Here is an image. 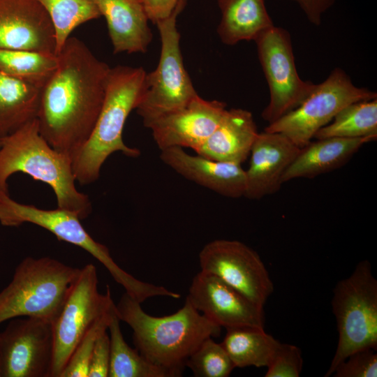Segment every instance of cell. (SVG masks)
<instances>
[{
    "label": "cell",
    "mask_w": 377,
    "mask_h": 377,
    "mask_svg": "<svg viewBox=\"0 0 377 377\" xmlns=\"http://www.w3.org/2000/svg\"><path fill=\"white\" fill-rule=\"evenodd\" d=\"M374 98L376 92L355 86L343 70L336 68L297 108L269 124L264 131L281 133L302 148L344 107Z\"/></svg>",
    "instance_id": "9c48e42d"
},
{
    "label": "cell",
    "mask_w": 377,
    "mask_h": 377,
    "mask_svg": "<svg viewBox=\"0 0 377 377\" xmlns=\"http://www.w3.org/2000/svg\"><path fill=\"white\" fill-rule=\"evenodd\" d=\"M0 48L57 55L53 24L38 0H0Z\"/></svg>",
    "instance_id": "2e32d148"
},
{
    "label": "cell",
    "mask_w": 377,
    "mask_h": 377,
    "mask_svg": "<svg viewBox=\"0 0 377 377\" xmlns=\"http://www.w3.org/2000/svg\"><path fill=\"white\" fill-rule=\"evenodd\" d=\"M254 41L270 94L261 117L271 124L297 108L316 84L300 78L291 37L286 29L274 25Z\"/></svg>",
    "instance_id": "8fae6325"
},
{
    "label": "cell",
    "mask_w": 377,
    "mask_h": 377,
    "mask_svg": "<svg viewBox=\"0 0 377 377\" xmlns=\"http://www.w3.org/2000/svg\"><path fill=\"white\" fill-rule=\"evenodd\" d=\"M115 313L108 325L110 348L109 377H174L132 348L124 340Z\"/></svg>",
    "instance_id": "d4e9b609"
},
{
    "label": "cell",
    "mask_w": 377,
    "mask_h": 377,
    "mask_svg": "<svg viewBox=\"0 0 377 377\" xmlns=\"http://www.w3.org/2000/svg\"><path fill=\"white\" fill-rule=\"evenodd\" d=\"M369 138H325L311 141L300 151L282 177V183L298 178H314L346 164Z\"/></svg>",
    "instance_id": "44dd1931"
},
{
    "label": "cell",
    "mask_w": 377,
    "mask_h": 377,
    "mask_svg": "<svg viewBox=\"0 0 377 377\" xmlns=\"http://www.w3.org/2000/svg\"><path fill=\"white\" fill-rule=\"evenodd\" d=\"M186 299L221 327L264 329L263 307L212 274L200 271L191 281Z\"/></svg>",
    "instance_id": "5bb4252c"
},
{
    "label": "cell",
    "mask_w": 377,
    "mask_h": 377,
    "mask_svg": "<svg viewBox=\"0 0 377 377\" xmlns=\"http://www.w3.org/2000/svg\"><path fill=\"white\" fill-rule=\"evenodd\" d=\"M110 360V337L106 331L96 342L89 363L87 377L108 376Z\"/></svg>",
    "instance_id": "d6a6232c"
},
{
    "label": "cell",
    "mask_w": 377,
    "mask_h": 377,
    "mask_svg": "<svg viewBox=\"0 0 377 377\" xmlns=\"http://www.w3.org/2000/svg\"><path fill=\"white\" fill-rule=\"evenodd\" d=\"M40 226L61 241L79 246L98 260L126 293L138 301L145 300L151 291L149 283L133 276L120 267L106 246L94 240L74 212L57 207L44 209L13 200L6 191H0V223L17 227L23 223Z\"/></svg>",
    "instance_id": "52a82bcc"
},
{
    "label": "cell",
    "mask_w": 377,
    "mask_h": 377,
    "mask_svg": "<svg viewBox=\"0 0 377 377\" xmlns=\"http://www.w3.org/2000/svg\"><path fill=\"white\" fill-rule=\"evenodd\" d=\"M58 66L57 55L0 48V71L40 89Z\"/></svg>",
    "instance_id": "4316f807"
},
{
    "label": "cell",
    "mask_w": 377,
    "mask_h": 377,
    "mask_svg": "<svg viewBox=\"0 0 377 377\" xmlns=\"http://www.w3.org/2000/svg\"><path fill=\"white\" fill-rule=\"evenodd\" d=\"M53 356L52 325L17 317L0 333L1 377H50Z\"/></svg>",
    "instance_id": "4fadbf2b"
},
{
    "label": "cell",
    "mask_w": 377,
    "mask_h": 377,
    "mask_svg": "<svg viewBox=\"0 0 377 377\" xmlns=\"http://www.w3.org/2000/svg\"><path fill=\"white\" fill-rule=\"evenodd\" d=\"M96 267L80 268L62 309L52 324L53 356L50 377H60L75 348L93 324L109 311L114 303L109 286L105 294L98 288Z\"/></svg>",
    "instance_id": "30bf717a"
},
{
    "label": "cell",
    "mask_w": 377,
    "mask_h": 377,
    "mask_svg": "<svg viewBox=\"0 0 377 377\" xmlns=\"http://www.w3.org/2000/svg\"><path fill=\"white\" fill-rule=\"evenodd\" d=\"M139 1H141L142 0H139Z\"/></svg>",
    "instance_id": "74e56055"
},
{
    "label": "cell",
    "mask_w": 377,
    "mask_h": 377,
    "mask_svg": "<svg viewBox=\"0 0 377 377\" xmlns=\"http://www.w3.org/2000/svg\"><path fill=\"white\" fill-rule=\"evenodd\" d=\"M296 2L312 24L319 26L323 15L334 3L335 0H292Z\"/></svg>",
    "instance_id": "e575fe53"
},
{
    "label": "cell",
    "mask_w": 377,
    "mask_h": 377,
    "mask_svg": "<svg viewBox=\"0 0 377 377\" xmlns=\"http://www.w3.org/2000/svg\"><path fill=\"white\" fill-rule=\"evenodd\" d=\"M147 73L142 67L118 65L110 68L103 103L87 141L73 158L76 182H95L107 158L114 152L135 158L140 151L127 146L123 130L127 118L135 110L145 90Z\"/></svg>",
    "instance_id": "277c9868"
},
{
    "label": "cell",
    "mask_w": 377,
    "mask_h": 377,
    "mask_svg": "<svg viewBox=\"0 0 377 377\" xmlns=\"http://www.w3.org/2000/svg\"><path fill=\"white\" fill-rule=\"evenodd\" d=\"M58 66L41 89L37 120L41 135L73 159L99 115L110 67L79 38L70 36Z\"/></svg>",
    "instance_id": "6da1fadb"
},
{
    "label": "cell",
    "mask_w": 377,
    "mask_h": 377,
    "mask_svg": "<svg viewBox=\"0 0 377 377\" xmlns=\"http://www.w3.org/2000/svg\"><path fill=\"white\" fill-rule=\"evenodd\" d=\"M201 272L212 274L263 307L274 290L269 273L253 249L242 242L214 239L199 253Z\"/></svg>",
    "instance_id": "7c38bea8"
},
{
    "label": "cell",
    "mask_w": 377,
    "mask_h": 377,
    "mask_svg": "<svg viewBox=\"0 0 377 377\" xmlns=\"http://www.w3.org/2000/svg\"><path fill=\"white\" fill-rule=\"evenodd\" d=\"M226 110V103L198 95L184 107L152 121L148 128L160 150L182 147L195 151L213 133Z\"/></svg>",
    "instance_id": "9a60e30c"
},
{
    "label": "cell",
    "mask_w": 377,
    "mask_h": 377,
    "mask_svg": "<svg viewBox=\"0 0 377 377\" xmlns=\"http://www.w3.org/2000/svg\"><path fill=\"white\" fill-rule=\"evenodd\" d=\"M186 4V0H181L168 17L155 23L161 43L160 58L156 68L146 75L145 90L135 108L146 128L198 95L184 65L177 27V17Z\"/></svg>",
    "instance_id": "ba28073f"
},
{
    "label": "cell",
    "mask_w": 377,
    "mask_h": 377,
    "mask_svg": "<svg viewBox=\"0 0 377 377\" xmlns=\"http://www.w3.org/2000/svg\"><path fill=\"white\" fill-rule=\"evenodd\" d=\"M339 340L331 364L325 376L351 353L364 348H377V281L370 263L360 262L353 273L340 280L332 300Z\"/></svg>",
    "instance_id": "8992f818"
},
{
    "label": "cell",
    "mask_w": 377,
    "mask_h": 377,
    "mask_svg": "<svg viewBox=\"0 0 377 377\" xmlns=\"http://www.w3.org/2000/svg\"><path fill=\"white\" fill-rule=\"evenodd\" d=\"M1 138H2V137L0 136V144H1Z\"/></svg>",
    "instance_id": "d590c367"
},
{
    "label": "cell",
    "mask_w": 377,
    "mask_h": 377,
    "mask_svg": "<svg viewBox=\"0 0 377 377\" xmlns=\"http://www.w3.org/2000/svg\"><path fill=\"white\" fill-rule=\"evenodd\" d=\"M196 377H228L235 369L228 353L212 337L205 339L186 361Z\"/></svg>",
    "instance_id": "f1b7e54d"
},
{
    "label": "cell",
    "mask_w": 377,
    "mask_h": 377,
    "mask_svg": "<svg viewBox=\"0 0 377 377\" xmlns=\"http://www.w3.org/2000/svg\"><path fill=\"white\" fill-rule=\"evenodd\" d=\"M80 268L48 257L24 258L0 292V324L30 317L51 325L59 316Z\"/></svg>",
    "instance_id": "5b68a950"
},
{
    "label": "cell",
    "mask_w": 377,
    "mask_h": 377,
    "mask_svg": "<svg viewBox=\"0 0 377 377\" xmlns=\"http://www.w3.org/2000/svg\"><path fill=\"white\" fill-rule=\"evenodd\" d=\"M258 133L250 111L226 109L213 133L195 151L211 160L242 164L250 154Z\"/></svg>",
    "instance_id": "d6986e66"
},
{
    "label": "cell",
    "mask_w": 377,
    "mask_h": 377,
    "mask_svg": "<svg viewBox=\"0 0 377 377\" xmlns=\"http://www.w3.org/2000/svg\"><path fill=\"white\" fill-rule=\"evenodd\" d=\"M0 377H1V370H0Z\"/></svg>",
    "instance_id": "8d00e7d4"
},
{
    "label": "cell",
    "mask_w": 377,
    "mask_h": 377,
    "mask_svg": "<svg viewBox=\"0 0 377 377\" xmlns=\"http://www.w3.org/2000/svg\"><path fill=\"white\" fill-rule=\"evenodd\" d=\"M17 172L49 185L57 207L75 213L81 220L91 213L89 196L75 186L72 158L53 148L41 135L37 119L1 138L0 191L8 192V180Z\"/></svg>",
    "instance_id": "3957f363"
},
{
    "label": "cell",
    "mask_w": 377,
    "mask_h": 377,
    "mask_svg": "<svg viewBox=\"0 0 377 377\" xmlns=\"http://www.w3.org/2000/svg\"><path fill=\"white\" fill-rule=\"evenodd\" d=\"M115 313L114 306L97 320L73 351L60 377H87L91 355L98 338L106 332Z\"/></svg>",
    "instance_id": "f546056e"
},
{
    "label": "cell",
    "mask_w": 377,
    "mask_h": 377,
    "mask_svg": "<svg viewBox=\"0 0 377 377\" xmlns=\"http://www.w3.org/2000/svg\"><path fill=\"white\" fill-rule=\"evenodd\" d=\"M376 350L371 348L358 350L348 355L335 368V377H376Z\"/></svg>",
    "instance_id": "1f68e13d"
},
{
    "label": "cell",
    "mask_w": 377,
    "mask_h": 377,
    "mask_svg": "<svg viewBox=\"0 0 377 377\" xmlns=\"http://www.w3.org/2000/svg\"><path fill=\"white\" fill-rule=\"evenodd\" d=\"M40 88L0 71V136L37 118Z\"/></svg>",
    "instance_id": "603a6c76"
},
{
    "label": "cell",
    "mask_w": 377,
    "mask_h": 377,
    "mask_svg": "<svg viewBox=\"0 0 377 377\" xmlns=\"http://www.w3.org/2000/svg\"><path fill=\"white\" fill-rule=\"evenodd\" d=\"M106 20L114 54L145 53L152 40L149 18L139 0H96Z\"/></svg>",
    "instance_id": "ffe728a7"
},
{
    "label": "cell",
    "mask_w": 377,
    "mask_h": 377,
    "mask_svg": "<svg viewBox=\"0 0 377 377\" xmlns=\"http://www.w3.org/2000/svg\"><path fill=\"white\" fill-rule=\"evenodd\" d=\"M300 349L292 344L279 343L267 365L265 377H298L302 370Z\"/></svg>",
    "instance_id": "4dcf8cb0"
},
{
    "label": "cell",
    "mask_w": 377,
    "mask_h": 377,
    "mask_svg": "<svg viewBox=\"0 0 377 377\" xmlns=\"http://www.w3.org/2000/svg\"><path fill=\"white\" fill-rule=\"evenodd\" d=\"M218 6L221 17L217 34L226 45L255 40L274 26L265 0H218Z\"/></svg>",
    "instance_id": "7402d4cb"
},
{
    "label": "cell",
    "mask_w": 377,
    "mask_h": 377,
    "mask_svg": "<svg viewBox=\"0 0 377 377\" xmlns=\"http://www.w3.org/2000/svg\"><path fill=\"white\" fill-rule=\"evenodd\" d=\"M119 319L133 330L135 348L154 364L181 376L190 355L209 337H219L221 327L208 320L186 298L175 313L153 316L125 293L115 304Z\"/></svg>",
    "instance_id": "7a4b0ae2"
},
{
    "label": "cell",
    "mask_w": 377,
    "mask_h": 377,
    "mask_svg": "<svg viewBox=\"0 0 377 377\" xmlns=\"http://www.w3.org/2000/svg\"><path fill=\"white\" fill-rule=\"evenodd\" d=\"M280 342L264 329L242 327L227 330L221 343L235 368L267 367Z\"/></svg>",
    "instance_id": "cb8c5ba5"
},
{
    "label": "cell",
    "mask_w": 377,
    "mask_h": 377,
    "mask_svg": "<svg viewBox=\"0 0 377 377\" xmlns=\"http://www.w3.org/2000/svg\"><path fill=\"white\" fill-rule=\"evenodd\" d=\"M181 0H142L149 20L153 24L168 17Z\"/></svg>",
    "instance_id": "836d02e7"
},
{
    "label": "cell",
    "mask_w": 377,
    "mask_h": 377,
    "mask_svg": "<svg viewBox=\"0 0 377 377\" xmlns=\"http://www.w3.org/2000/svg\"><path fill=\"white\" fill-rule=\"evenodd\" d=\"M38 1L47 11L53 24L57 55L76 27L101 16L96 0Z\"/></svg>",
    "instance_id": "83f0119b"
},
{
    "label": "cell",
    "mask_w": 377,
    "mask_h": 377,
    "mask_svg": "<svg viewBox=\"0 0 377 377\" xmlns=\"http://www.w3.org/2000/svg\"><path fill=\"white\" fill-rule=\"evenodd\" d=\"M160 158L185 179L219 195L231 198L244 195L246 178L242 164L191 155L182 147L161 150Z\"/></svg>",
    "instance_id": "ac0fdd59"
},
{
    "label": "cell",
    "mask_w": 377,
    "mask_h": 377,
    "mask_svg": "<svg viewBox=\"0 0 377 377\" xmlns=\"http://www.w3.org/2000/svg\"><path fill=\"white\" fill-rule=\"evenodd\" d=\"M300 149L284 135L258 133L251 149L249 168L245 170L244 197L260 200L276 193L282 177L299 154Z\"/></svg>",
    "instance_id": "e0dca14e"
},
{
    "label": "cell",
    "mask_w": 377,
    "mask_h": 377,
    "mask_svg": "<svg viewBox=\"0 0 377 377\" xmlns=\"http://www.w3.org/2000/svg\"><path fill=\"white\" fill-rule=\"evenodd\" d=\"M377 138V98L352 103L341 110L331 122L314 135L325 138Z\"/></svg>",
    "instance_id": "484cf974"
}]
</instances>
